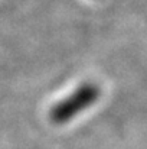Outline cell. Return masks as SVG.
<instances>
[{
  "label": "cell",
  "mask_w": 147,
  "mask_h": 149,
  "mask_svg": "<svg viewBox=\"0 0 147 149\" xmlns=\"http://www.w3.org/2000/svg\"><path fill=\"white\" fill-rule=\"evenodd\" d=\"M99 97V88L95 84L87 83L79 86L72 94L59 103H56L50 110V120L53 123L62 125L74 119L82 110L91 107Z\"/></svg>",
  "instance_id": "1"
}]
</instances>
